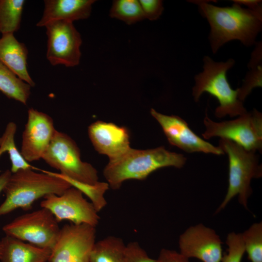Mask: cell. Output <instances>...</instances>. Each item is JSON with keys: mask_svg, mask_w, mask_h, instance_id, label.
<instances>
[{"mask_svg": "<svg viewBox=\"0 0 262 262\" xmlns=\"http://www.w3.org/2000/svg\"><path fill=\"white\" fill-rule=\"evenodd\" d=\"M189 1L197 5L210 25L209 40L213 54L232 40H239L246 47L256 43L262 29V8L251 10L235 3L231 6L219 7L205 0Z\"/></svg>", "mask_w": 262, "mask_h": 262, "instance_id": "obj_1", "label": "cell"}, {"mask_svg": "<svg viewBox=\"0 0 262 262\" xmlns=\"http://www.w3.org/2000/svg\"><path fill=\"white\" fill-rule=\"evenodd\" d=\"M186 160L183 155L169 151L164 146L145 150L131 147L120 157L109 161L103 170V176L109 186L116 190L126 180H145L161 168H181Z\"/></svg>", "mask_w": 262, "mask_h": 262, "instance_id": "obj_2", "label": "cell"}, {"mask_svg": "<svg viewBox=\"0 0 262 262\" xmlns=\"http://www.w3.org/2000/svg\"><path fill=\"white\" fill-rule=\"evenodd\" d=\"M42 172L37 173L29 168L12 173L3 190L5 199L0 205V216L18 208L30 210L39 198L49 194L60 196L72 187L55 173Z\"/></svg>", "mask_w": 262, "mask_h": 262, "instance_id": "obj_3", "label": "cell"}, {"mask_svg": "<svg viewBox=\"0 0 262 262\" xmlns=\"http://www.w3.org/2000/svg\"><path fill=\"white\" fill-rule=\"evenodd\" d=\"M203 61V71L194 77L192 96L195 101H198L201 96L207 92L218 100L219 105L215 110L217 117L227 115L232 117L246 113L243 102L238 98L237 89H232L227 79V72L234 66V60L217 62L205 56Z\"/></svg>", "mask_w": 262, "mask_h": 262, "instance_id": "obj_4", "label": "cell"}, {"mask_svg": "<svg viewBox=\"0 0 262 262\" xmlns=\"http://www.w3.org/2000/svg\"><path fill=\"white\" fill-rule=\"evenodd\" d=\"M219 147L228 156L229 185L225 198L215 213L222 210L237 195L239 203L248 210V199L252 193L251 181L262 176L259 156L256 152L247 150L227 139L221 138Z\"/></svg>", "mask_w": 262, "mask_h": 262, "instance_id": "obj_5", "label": "cell"}, {"mask_svg": "<svg viewBox=\"0 0 262 262\" xmlns=\"http://www.w3.org/2000/svg\"><path fill=\"white\" fill-rule=\"evenodd\" d=\"M42 159L50 166L60 171L55 173L66 180L82 183H98L97 170L91 164L81 160L80 149L66 134L56 131Z\"/></svg>", "mask_w": 262, "mask_h": 262, "instance_id": "obj_6", "label": "cell"}, {"mask_svg": "<svg viewBox=\"0 0 262 262\" xmlns=\"http://www.w3.org/2000/svg\"><path fill=\"white\" fill-rule=\"evenodd\" d=\"M203 123L204 139L220 137L231 140L247 150L262 152V114L257 109L247 111L235 119L220 122L211 120L206 113Z\"/></svg>", "mask_w": 262, "mask_h": 262, "instance_id": "obj_7", "label": "cell"}, {"mask_svg": "<svg viewBox=\"0 0 262 262\" xmlns=\"http://www.w3.org/2000/svg\"><path fill=\"white\" fill-rule=\"evenodd\" d=\"M2 229L6 235L51 250L61 230L54 215L44 208L16 217Z\"/></svg>", "mask_w": 262, "mask_h": 262, "instance_id": "obj_8", "label": "cell"}, {"mask_svg": "<svg viewBox=\"0 0 262 262\" xmlns=\"http://www.w3.org/2000/svg\"><path fill=\"white\" fill-rule=\"evenodd\" d=\"M45 27L48 38L46 57L50 64L66 67L79 65L82 40L73 22L54 21Z\"/></svg>", "mask_w": 262, "mask_h": 262, "instance_id": "obj_9", "label": "cell"}, {"mask_svg": "<svg viewBox=\"0 0 262 262\" xmlns=\"http://www.w3.org/2000/svg\"><path fill=\"white\" fill-rule=\"evenodd\" d=\"M96 237L95 227L86 224L65 225L48 262H89Z\"/></svg>", "mask_w": 262, "mask_h": 262, "instance_id": "obj_10", "label": "cell"}, {"mask_svg": "<svg viewBox=\"0 0 262 262\" xmlns=\"http://www.w3.org/2000/svg\"><path fill=\"white\" fill-rule=\"evenodd\" d=\"M40 206L49 210L58 223L66 220L74 224H86L96 227L100 219L93 204L74 187L67 189L60 196H45Z\"/></svg>", "mask_w": 262, "mask_h": 262, "instance_id": "obj_11", "label": "cell"}, {"mask_svg": "<svg viewBox=\"0 0 262 262\" xmlns=\"http://www.w3.org/2000/svg\"><path fill=\"white\" fill-rule=\"evenodd\" d=\"M150 112L161 126L170 145L187 153L201 152L217 155L224 154L219 146L215 147L197 135L180 116L162 114L153 108Z\"/></svg>", "mask_w": 262, "mask_h": 262, "instance_id": "obj_12", "label": "cell"}, {"mask_svg": "<svg viewBox=\"0 0 262 262\" xmlns=\"http://www.w3.org/2000/svg\"><path fill=\"white\" fill-rule=\"evenodd\" d=\"M222 244L215 230L202 224L190 227L179 239L180 253L202 262H220Z\"/></svg>", "mask_w": 262, "mask_h": 262, "instance_id": "obj_13", "label": "cell"}, {"mask_svg": "<svg viewBox=\"0 0 262 262\" xmlns=\"http://www.w3.org/2000/svg\"><path fill=\"white\" fill-rule=\"evenodd\" d=\"M56 130L52 118L31 108L22 133L20 153L27 162L42 159L48 149Z\"/></svg>", "mask_w": 262, "mask_h": 262, "instance_id": "obj_14", "label": "cell"}, {"mask_svg": "<svg viewBox=\"0 0 262 262\" xmlns=\"http://www.w3.org/2000/svg\"><path fill=\"white\" fill-rule=\"evenodd\" d=\"M88 133L96 150L107 156L109 161L120 157L131 148L129 131L125 127L97 121L89 125Z\"/></svg>", "mask_w": 262, "mask_h": 262, "instance_id": "obj_15", "label": "cell"}, {"mask_svg": "<svg viewBox=\"0 0 262 262\" xmlns=\"http://www.w3.org/2000/svg\"><path fill=\"white\" fill-rule=\"evenodd\" d=\"M94 0H45L44 10L38 27H45L54 21L84 19L89 17Z\"/></svg>", "mask_w": 262, "mask_h": 262, "instance_id": "obj_16", "label": "cell"}, {"mask_svg": "<svg viewBox=\"0 0 262 262\" xmlns=\"http://www.w3.org/2000/svg\"><path fill=\"white\" fill-rule=\"evenodd\" d=\"M28 50L25 45L19 42L14 33L1 35L0 38V61L20 79L31 87L35 82L27 69Z\"/></svg>", "mask_w": 262, "mask_h": 262, "instance_id": "obj_17", "label": "cell"}, {"mask_svg": "<svg viewBox=\"0 0 262 262\" xmlns=\"http://www.w3.org/2000/svg\"><path fill=\"white\" fill-rule=\"evenodd\" d=\"M1 262H48L51 249L41 248L6 235L0 240Z\"/></svg>", "mask_w": 262, "mask_h": 262, "instance_id": "obj_18", "label": "cell"}, {"mask_svg": "<svg viewBox=\"0 0 262 262\" xmlns=\"http://www.w3.org/2000/svg\"><path fill=\"white\" fill-rule=\"evenodd\" d=\"M126 247L121 238L107 236L95 242L90 252L89 262H125Z\"/></svg>", "mask_w": 262, "mask_h": 262, "instance_id": "obj_19", "label": "cell"}, {"mask_svg": "<svg viewBox=\"0 0 262 262\" xmlns=\"http://www.w3.org/2000/svg\"><path fill=\"white\" fill-rule=\"evenodd\" d=\"M31 86L20 79L0 61V91L8 98L26 105Z\"/></svg>", "mask_w": 262, "mask_h": 262, "instance_id": "obj_20", "label": "cell"}, {"mask_svg": "<svg viewBox=\"0 0 262 262\" xmlns=\"http://www.w3.org/2000/svg\"><path fill=\"white\" fill-rule=\"evenodd\" d=\"M24 0H0V33H14L20 28Z\"/></svg>", "mask_w": 262, "mask_h": 262, "instance_id": "obj_21", "label": "cell"}, {"mask_svg": "<svg viewBox=\"0 0 262 262\" xmlns=\"http://www.w3.org/2000/svg\"><path fill=\"white\" fill-rule=\"evenodd\" d=\"M17 126L13 122H9L2 135L0 137V157L7 152L11 162V171L14 173L20 170L33 169L23 157L17 148L15 142V136Z\"/></svg>", "mask_w": 262, "mask_h": 262, "instance_id": "obj_22", "label": "cell"}, {"mask_svg": "<svg viewBox=\"0 0 262 262\" xmlns=\"http://www.w3.org/2000/svg\"><path fill=\"white\" fill-rule=\"evenodd\" d=\"M110 16L131 25L144 19L145 16L139 0H116L113 1Z\"/></svg>", "mask_w": 262, "mask_h": 262, "instance_id": "obj_23", "label": "cell"}, {"mask_svg": "<svg viewBox=\"0 0 262 262\" xmlns=\"http://www.w3.org/2000/svg\"><path fill=\"white\" fill-rule=\"evenodd\" d=\"M241 235L248 260L262 262V222L253 224Z\"/></svg>", "mask_w": 262, "mask_h": 262, "instance_id": "obj_24", "label": "cell"}, {"mask_svg": "<svg viewBox=\"0 0 262 262\" xmlns=\"http://www.w3.org/2000/svg\"><path fill=\"white\" fill-rule=\"evenodd\" d=\"M66 180L72 187L79 189L82 194L87 196L98 212L106 205L107 202L104 197V194L108 189L109 186L108 183L98 182L95 185H90L70 180Z\"/></svg>", "mask_w": 262, "mask_h": 262, "instance_id": "obj_25", "label": "cell"}, {"mask_svg": "<svg viewBox=\"0 0 262 262\" xmlns=\"http://www.w3.org/2000/svg\"><path fill=\"white\" fill-rule=\"evenodd\" d=\"M248 67L249 71L243 80L242 86L237 88L238 98L243 102L254 88L262 86V64L248 66Z\"/></svg>", "mask_w": 262, "mask_h": 262, "instance_id": "obj_26", "label": "cell"}, {"mask_svg": "<svg viewBox=\"0 0 262 262\" xmlns=\"http://www.w3.org/2000/svg\"><path fill=\"white\" fill-rule=\"evenodd\" d=\"M227 252L223 255L220 262H241L245 253L241 233L231 232L226 239Z\"/></svg>", "mask_w": 262, "mask_h": 262, "instance_id": "obj_27", "label": "cell"}, {"mask_svg": "<svg viewBox=\"0 0 262 262\" xmlns=\"http://www.w3.org/2000/svg\"><path fill=\"white\" fill-rule=\"evenodd\" d=\"M137 242L126 245L125 262H155Z\"/></svg>", "mask_w": 262, "mask_h": 262, "instance_id": "obj_28", "label": "cell"}, {"mask_svg": "<svg viewBox=\"0 0 262 262\" xmlns=\"http://www.w3.org/2000/svg\"><path fill=\"white\" fill-rule=\"evenodd\" d=\"M145 18L155 20L159 18L164 10L163 3L160 0H139Z\"/></svg>", "mask_w": 262, "mask_h": 262, "instance_id": "obj_29", "label": "cell"}, {"mask_svg": "<svg viewBox=\"0 0 262 262\" xmlns=\"http://www.w3.org/2000/svg\"><path fill=\"white\" fill-rule=\"evenodd\" d=\"M189 259L176 251L163 248L155 262H190Z\"/></svg>", "mask_w": 262, "mask_h": 262, "instance_id": "obj_30", "label": "cell"}, {"mask_svg": "<svg viewBox=\"0 0 262 262\" xmlns=\"http://www.w3.org/2000/svg\"><path fill=\"white\" fill-rule=\"evenodd\" d=\"M233 3L240 5H245L247 8L251 10H257L262 8V1L260 0H234Z\"/></svg>", "mask_w": 262, "mask_h": 262, "instance_id": "obj_31", "label": "cell"}, {"mask_svg": "<svg viewBox=\"0 0 262 262\" xmlns=\"http://www.w3.org/2000/svg\"><path fill=\"white\" fill-rule=\"evenodd\" d=\"M12 172L11 170L7 169L0 175V194L3 191V189L7 183Z\"/></svg>", "mask_w": 262, "mask_h": 262, "instance_id": "obj_32", "label": "cell"}, {"mask_svg": "<svg viewBox=\"0 0 262 262\" xmlns=\"http://www.w3.org/2000/svg\"><path fill=\"white\" fill-rule=\"evenodd\" d=\"M1 242L0 241V257H1Z\"/></svg>", "mask_w": 262, "mask_h": 262, "instance_id": "obj_33", "label": "cell"}, {"mask_svg": "<svg viewBox=\"0 0 262 262\" xmlns=\"http://www.w3.org/2000/svg\"></svg>", "mask_w": 262, "mask_h": 262, "instance_id": "obj_34", "label": "cell"}]
</instances>
